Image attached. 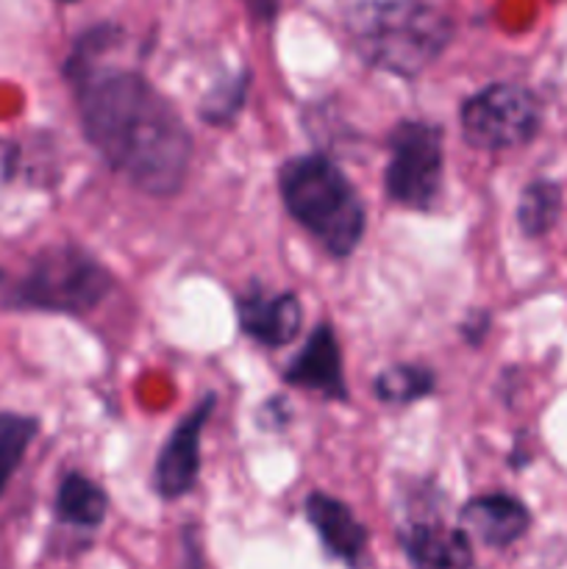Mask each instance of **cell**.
<instances>
[{
    "mask_svg": "<svg viewBox=\"0 0 567 569\" xmlns=\"http://www.w3.org/2000/svg\"><path fill=\"white\" fill-rule=\"evenodd\" d=\"M83 131L111 170L150 198H170L183 187L192 139L170 100L139 72L100 67L72 50L64 67Z\"/></svg>",
    "mask_w": 567,
    "mask_h": 569,
    "instance_id": "cell-1",
    "label": "cell"
},
{
    "mask_svg": "<svg viewBox=\"0 0 567 569\" xmlns=\"http://www.w3.org/2000/svg\"><path fill=\"white\" fill-rule=\"evenodd\" d=\"M348 37L370 67L411 78L439 59L454 26L422 0H372L350 11Z\"/></svg>",
    "mask_w": 567,
    "mask_h": 569,
    "instance_id": "cell-2",
    "label": "cell"
},
{
    "mask_svg": "<svg viewBox=\"0 0 567 569\" xmlns=\"http://www.w3.org/2000/svg\"><path fill=\"white\" fill-rule=\"evenodd\" d=\"M284 206L334 256H350L365 233V206L334 161L298 156L278 176Z\"/></svg>",
    "mask_w": 567,
    "mask_h": 569,
    "instance_id": "cell-3",
    "label": "cell"
},
{
    "mask_svg": "<svg viewBox=\"0 0 567 569\" xmlns=\"http://www.w3.org/2000/svg\"><path fill=\"white\" fill-rule=\"evenodd\" d=\"M109 272L76 244L44 248L26 276L11 287L6 303L26 311L83 315L109 295Z\"/></svg>",
    "mask_w": 567,
    "mask_h": 569,
    "instance_id": "cell-4",
    "label": "cell"
},
{
    "mask_svg": "<svg viewBox=\"0 0 567 569\" xmlns=\"http://www.w3.org/2000/svg\"><path fill=\"white\" fill-rule=\"evenodd\" d=\"M442 128L431 122H400L389 133V164L384 176L389 200L406 209H431L442 187Z\"/></svg>",
    "mask_w": 567,
    "mask_h": 569,
    "instance_id": "cell-5",
    "label": "cell"
},
{
    "mask_svg": "<svg viewBox=\"0 0 567 569\" xmlns=\"http://www.w3.org/2000/svg\"><path fill=\"white\" fill-rule=\"evenodd\" d=\"M461 133L478 150H511L534 139L539 128V103L528 89L493 83L465 100L459 111Z\"/></svg>",
    "mask_w": 567,
    "mask_h": 569,
    "instance_id": "cell-6",
    "label": "cell"
},
{
    "mask_svg": "<svg viewBox=\"0 0 567 569\" xmlns=\"http://www.w3.org/2000/svg\"><path fill=\"white\" fill-rule=\"evenodd\" d=\"M215 409V395H206L192 411L181 420V426L170 433L156 461L153 483L156 492L167 500L183 498L192 492L200 472V437H203L206 420Z\"/></svg>",
    "mask_w": 567,
    "mask_h": 569,
    "instance_id": "cell-7",
    "label": "cell"
},
{
    "mask_svg": "<svg viewBox=\"0 0 567 569\" xmlns=\"http://www.w3.org/2000/svg\"><path fill=\"white\" fill-rule=\"evenodd\" d=\"M239 328L267 348H284L298 337L304 326L300 300L292 292L270 295L265 289H248L237 300Z\"/></svg>",
    "mask_w": 567,
    "mask_h": 569,
    "instance_id": "cell-8",
    "label": "cell"
},
{
    "mask_svg": "<svg viewBox=\"0 0 567 569\" xmlns=\"http://www.w3.org/2000/svg\"><path fill=\"white\" fill-rule=\"evenodd\" d=\"M284 381L292 387L315 389V392L326 395L331 400L348 398V387H345L342 376V356H339V342L334 337V328L320 322L311 331L309 342L304 345L298 356L284 370Z\"/></svg>",
    "mask_w": 567,
    "mask_h": 569,
    "instance_id": "cell-9",
    "label": "cell"
},
{
    "mask_svg": "<svg viewBox=\"0 0 567 569\" xmlns=\"http://www.w3.org/2000/svg\"><path fill=\"white\" fill-rule=\"evenodd\" d=\"M306 520L320 537L322 548L334 556V559L345 561L348 567H356L367 550V528L356 520L350 506L342 500L328 498V495H309L304 503Z\"/></svg>",
    "mask_w": 567,
    "mask_h": 569,
    "instance_id": "cell-10",
    "label": "cell"
},
{
    "mask_svg": "<svg viewBox=\"0 0 567 569\" xmlns=\"http://www.w3.org/2000/svg\"><path fill=\"white\" fill-rule=\"evenodd\" d=\"M528 509L509 495H484L459 515V528L487 548H509L528 531Z\"/></svg>",
    "mask_w": 567,
    "mask_h": 569,
    "instance_id": "cell-11",
    "label": "cell"
},
{
    "mask_svg": "<svg viewBox=\"0 0 567 569\" xmlns=\"http://www.w3.org/2000/svg\"><path fill=\"white\" fill-rule=\"evenodd\" d=\"M406 559L415 569H476L470 537L442 522H415L400 533Z\"/></svg>",
    "mask_w": 567,
    "mask_h": 569,
    "instance_id": "cell-12",
    "label": "cell"
},
{
    "mask_svg": "<svg viewBox=\"0 0 567 569\" xmlns=\"http://www.w3.org/2000/svg\"><path fill=\"white\" fill-rule=\"evenodd\" d=\"M109 498L94 481H89L81 472H67L56 492V517L64 526L76 528H98L106 517Z\"/></svg>",
    "mask_w": 567,
    "mask_h": 569,
    "instance_id": "cell-13",
    "label": "cell"
},
{
    "mask_svg": "<svg viewBox=\"0 0 567 569\" xmlns=\"http://www.w3.org/2000/svg\"><path fill=\"white\" fill-rule=\"evenodd\" d=\"M37 431V417L0 411V498H3L6 487H9V481L14 478V472L20 470L22 459H26Z\"/></svg>",
    "mask_w": 567,
    "mask_h": 569,
    "instance_id": "cell-14",
    "label": "cell"
},
{
    "mask_svg": "<svg viewBox=\"0 0 567 569\" xmlns=\"http://www.w3.org/2000/svg\"><path fill=\"white\" fill-rule=\"evenodd\" d=\"M561 209V192L556 183L550 181H534L531 187L523 192L520 209H517V220L526 237H543L554 228L556 217Z\"/></svg>",
    "mask_w": 567,
    "mask_h": 569,
    "instance_id": "cell-15",
    "label": "cell"
},
{
    "mask_svg": "<svg viewBox=\"0 0 567 569\" xmlns=\"http://www.w3.org/2000/svg\"><path fill=\"white\" fill-rule=\"evenodd\" d=\"M372 389L384 403H411L434 392V372L417 365H395L376 378Z\"/></svg>",
    "mask_w": 567,
    "mask_h": 569,
    "instance_id": "cell-16",
    "label": "cell"
},
{
    "mask_svg": "<svg viewBox=\"0 0 567 569\" xmlns=\"http://www.w3.org/2000/svg\"><path fill=\"white\" fill-rule=\"evenodd\" d=\"M242 98H245V78H233L231 83L226 87H217L209 98L203 100V114L206 122L211 126H222V122H231L237 117V111L242 109Z\"/></svg>",
    "mask_w": 567,
    "mask_h": 569,
    "instance_id": "cell-17",
    "label": "cell"
},
{
    "mask_svg": "<svg viewBox=\"0 0 567 569\" xmlns=\"http://www.w3.org/2000/svg\"><path fill=\"white\" fill-rule=\"evenodd\" d=\"M242 3L248 6V11L256 17V20H272V17L278 14L281 0H242Z\"/></svg>",
    "mask_w": 567,
    "mask_h": 569,
    "instance_id": "cell-18",
    "label": "cell"
},
{
    "mask_svg": "<svg viewBox=\"0 0 567 569\" xmlns=\"http://www.w3.org/2000/svg\"><path fill=\"white\" fill-rule=\"evenodd\" d=\"M487 322H489L487 315H481V311H478V315H472L470 320L461 326V333H465V337L470 339L472 345H478V342H481L484 333H487Z\"/></svg>",
    "mask_w": 567,
    "mask_h": 569,
    "instance_id": "cell-19",
    "label": "cell"
},
{
    "mask_svg": "<svg viewBox=\"0 0 567 569\" xmlns=\"http://www.w3.org/2000/svg\"><path fill=\"white\" fill-rule=\"evenodd\" d=\"M187 569H203V559H200L198 545L192 542V533H187Z\"/></svg>",
    "mask_w": 567,
    "mask_h": 569,
    "instance_id": "cell-20",
    "label": "cell"
},
{
    "mask_svg": "<svg viewBox=\"0 0 567 569\" xmlns=\"http://www.w3.org/2000/svg\"><path fill=\"white\" fill-rule=\"evenodd\" d=\"M67 3H70V0H67Z\"/></svg>",
    "mask_w": 567,
    "mask_h": 569,
    "instance_id": "cell-21",
    "label": "cell"
}]
</instances>
